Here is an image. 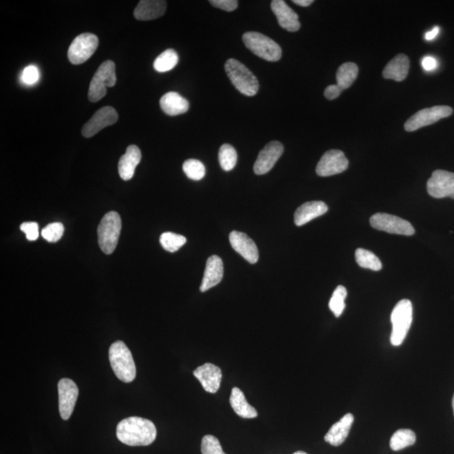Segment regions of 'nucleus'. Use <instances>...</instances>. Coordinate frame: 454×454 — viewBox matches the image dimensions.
<instances>
[{
  "instance_id": "f257e3e1",
  "label": "nucleus",
  "mask_w": 454,
  "mask_h": 454,
  "mask_svg": "<svg viewBox=\"0 0 454 454\" xmlns=\"http://www.w3.org/2000/svg\"><path fill=\"white\" fill-rule=\"evenodd\" d=\"M116 436L125 445L148 446L155 441L157 428L150 420L130 416L117 425Z\"/></svg>"
},
{
  "instance_id": "f03ea898",
  "label": "nucleus",
  "mask_w": 454,
  "mask_h": 454,
  "mask_svg": "<svg viewBox=\"0 0 454 454\" xmlns=\"http://www.w3.org/2000/svg\"><path fill=\"white\" fill-rule=\"evenodd\" d=\"M110 366L120 381L130 383L137 376V368L132 353L123 341H117L109 350Z\"/></svg>"
},
{
  "instance_id": "7ed1b4c3",
  "label": "nucleus",
  "mask_w": 454,
  "mask_h": 454,
  "mask_svg": "<svg viewBox=\"0 0 454 454\" xmlns=\"http://www.w3.org/2000/svg\"><path fill=\"white\" fill-rule=\"evenodd\" d=\"M225 69L233 86L243 95L252 97L259 91V83L255 75L239 61L227 60Z\"/></svg>"
},
{
  "instance_id": "20e7f679",
  "label": "nucleus",
  "mask_w": 454,
  "mask_h": 454,
  "mask_svg": "<svg viewBox=\"0 0 454 454\" xmlns=\"http://www.w3.org/2000/svg\"><path fill=\"white\" fill-rule=\"evenodd\" d=\"M242 40L247 48L260 58L269 62H278L282 57V49L277 42L259 32H246Z\"/></svg>"
},
{
  "instance_id": "39448f33",
  "label": "nucleus",
  "mask_w": 454,
  "mask_h": 454,
  "mask_svg": "<svg viewBox=\"0 0 454 454\" xmlns=\"http://www.w3.org/2000/svg\"><path fill=\"white\" fill-rule=\"evenodd\" d=\"M121 231V219L120 215L115 212H108L102 218L98 227V241L100 249L104 254H113L118 244Z\"/></svg>"
},
{
  "instance_id": "423d86ee",
  "label": "nucleus",
  "mask_w": 454,
  "mask_h": 454,
  "mask_svg": "<svg viewBox=\"0 0 454 454\" xmlns=\"http://www.w3.org/2000/svg\"><path fill=\"white\" fill-rule=\"evenodd\" d=\"M413 304L409 299H401L391 313L393 329L391 341L393 346H400L403 343L413 322Z\"/></svg>"
},
{
  "instance_id": "0eeeda50",
  "label": "nucleus",
  "mask_w": 454,
  "mask_h": 454,
  "mask_svg": "<svg viewBox=\"0 0 454 454\" xmlns=\"http://www.w3.org/2000/svg\"><path fill=\"white\" fill-rule=\"evenodd\" d=\"M115 83V64L113 61H105L93 75L88 90V100L93 103L100 100L106 96V88L114 87Z\"/></svg>"
},
{
  "instance_id": "6e6552de",
  "label": "nucleus",
  "mask_w": 454,
  "mask_h": 454,
  "mask_svg": "<svg viewBox=\"0 0 454 454\" xmlns=\"http://www.w3.org/2000/svg\"><path fill=\"white\" fill-rule=\"evenodd\" d=\"M99 46V38L91 33H83L75 38L68 51L69 62L73 65L86 63Z\"/></svg>"
},
{
  "instance_id": "1a4fd4ad",
  "label": "nucleus",
  "mask_w": 454,
  "mask_h": 454,
  "mask_svg": "<svg viewBox=\"0 0 454 454\" xmlns=\"http://www.w3.org/2000/svg\"><path fill=\"white\" fill-rule=\"evenodd\" d=\"M453 114L451 107L447 105H438L428 109H423L410 117L409 120L405 124V130L406 132H415L416 130L425 128L437 121L446 118Z\"/></svg>"
},
{
  "instance_id": "9d476101",
  "label": "nucleus",
  "mask_w": 454,
  "mask_h": 454,
  "mask_svg": "<svg viewBox=\"0 0 454 454\" xmlns=\"http://www.w3.org/2000/svg\"><path fill=\"white\" fill-rule=\"evenodd\" d=\"M371 226L378 231L397 235L413 236L415 229L409 222L386 213H377L371 218Z\"/></svg>"
},
{
  "instance_id": "9b49d317",
  "label": "nucleus",
  "mask_w": 454,
  "mask_h": 454,
  "mask_svg": "<svg viewBox=\"0 0 454 454\" xmlns=\"http://www.w3.org/2000/svg\"><path fill=\"white\" fill-rule=\"evenodd\" d=\"M349 160L340 150H330L324 153L316 166V174L321 177L339 175L348 170Z\"/></svg>"
},
{
  "instance_id": "f8f14e48",
  "label": "nucleus",
  "mask_w": 454,
  "mask_h": 454,
  "mask_svg": "<svg viewBox=\"0 0 454 454\" xmlns=\"http://www.w3.org/2000/svg\"><path fill=\"white\" fill-rule=\"evenodd\" d=\"M428 194L433 198L454 199V174L445 170H436L428 181Z\"/></svg>"
},
{
  "instance_id": "ddd939ff",
  "label": "nucleus",
  "mask_w": 454,
  "mask_h": 454,
  "mask_svg": "<svg viewBox=\"0 0 454 454\" xmlns=\"http://www.w3.org/2000/svg\"><path fill=\"white\" fill-rule=\"evenodd\" d=\"M117 120H118V114L113 107H103L96 112L86 124H84L82 135L84 138H91L99 133L102 129L113 125Z\"/></svg>"
},
{
  "instance_id": "4468645a",
  "label": "nucleus",
  "mask_w": 454,
  "mask_h": 454,
  "mask_svg": "<svg viewBox=\"0 0 454 454\" xmlns=\"http://www.w3.org/2000/svg\"><path fill=\"white\" fill-rule=\"evenodd\" d=\"M59 413L61 418L68 420L72 416L78 397V388L70 378H62L58 383Z\"/></svg>"
},
{
  "instance_id": "2eb2a0df",
  "label": "nucleus",
  "mask_w": 454,
  "mask_h": 454,
  "mask_svg": "<svg viewBox=\"0 0 454 454\" xmlns=\"http://www.w3.org/2000/svg\"><path fill=\"white\" fill-rule=\"evenodd\" d=\"M284 153L283 144L274 140L267 144L263 150H261L259 156L254 163V170L257 175H264L269 172Z\"/></svg>"
},
{
  "instance_id": "dca6fc26",
  "label": "nucleus",
  "mask_w": 454,
  "mask_h": 454,
  "mask_svg": "<svg viewBox=\"0 0 454 454\" xmlns=\"http://www.w3.org/2000/svg\"><path fill=\"white\" fill-rule=\"evenodd\" d=\"M231 245L237 254H239L243 259L254 264L259 260V254L256 243L252 240L247 234L234 231L229 236Z\"/></svg>"
},
{
  "instance_id": "f3484780",
  "label": "nucleus",
  "mask_w": 454,
  "mask_h": 454,
  "mask_svg": "<svg viewBox=\"0 0 454 454\" xmlns=\"http://www.w3.org/2000/svg\"><path fill=\"white\" fill-rule=\"evenodd\" d=\"M194 376L200 382L204 390L215 394L221 387L222 369L213 363H207L195 369Z\"/></svg>"
},
{
  "instance_id": "a211bd4d",
  "label": "nucleus",
  "mask_w": 454,
  "mask_h": 454,
  "mask_svg": "<svg viewBox=\"0 0 454 454\" xmlns=\"http://www.w3.org/2000/svg\"><path fill=\"white\" fill-rule=\"evenodd\" d=\"M271 9L283 29L289 32H296L299 30L301 22L299 21L297 14L283 0H274L271 2Z\"/></svg>"
},
{
  "instance_id": "6ab92c4d",
  "label": "nucleus",
  "mask_w": 454,
  "mask_h": 454,
  "mask_svg": "<svg viewBox=\"0 0 454 454\" xmlns=\"http://www.w3.org/2000/svg\"><path fill=\"white\" fill-rule=\"evenodd\" d=\"M224 274V265L221 257L214 255L210 257L204 274L200 292H205L222 282Z\"/></svg>"
},
{
  "instance_id": "aec40b11",
  "label": "nucleus",
  "mask_w": 454,
  "mask_h": 454,
  "mask_svg": "<svg viewBox=\"0 0 454 454\" xmlns=\"http://www.w3.org/2000/svg\"><path fill=\"white\" fill-rule=\"evenodd\" d=\"M167 3L162 0H142L134 11L138 21H152L162 16L166 12Z\"/></svg>"
},
{
  "instance_id": "412c9836",
  "label": "nucleus",
  "mask_w": 454,
  "mask_h": 454,
  "mask_svg": "<svg viewBox=\"0 0 454 454\" xmlns=\"http://www.w3.org/2000/svg\"><path fill=\"white\" fill-rule=\"evenodd\" d=\"M354 421L353 414H346L338 423L332 425L329 433L326 434L325 441L332 446H340L347 439Z\"/></svg>"
},
{
  "instance_id": "4be33fe9",
  "label": "nucleus",
  "mask_w": 454,
  "mask_h": 454,
  "mask_svg": "<svg viewBox=\"0 0 454 454\" xmlns=\"http://www.w3.org/2000/svg\"><path fill=\"white\" fill-rule=\"evenodd\" d=\"M140 159H142V153L138 147L130 145L126 149L124 155L120 158L118 170L121 179L125 181L133 179L135 167L139 165Z\"/></svg>"
},
{
  "instance_id": "5701e85b",
  "label": "nucleus",
  "mask_w": 454,
  "mask_h": 454,
  "mask_svg": "<svg viewBox=\"0 0 454 454\" xmlns=\"http://www.w3.org/2000/svg\"><path fill=\"white\" fill-rule=\"evenodd\" d=\"M329 210V207L322 201H311L299 207L294 213V223L297 227L304 226Z\"/></svg>"
},
{
  "instance_id": "b1692460",
  "label": "nucleus",
  "mask_w": 454,
  "mask_h": 454,
  "mask_svg": "<svg viewBox=\"0 0 454 454\" xmlns=\"http://www.w3.org/2000/svg\"><path fill=\"white\" fill-rule=\"evenodd\" d=\"M410 69V60L405 54L396 56L386 65L383 71V76L386 79H393L397 82L405 81Z\"/></svg>"
},
{
  "instance_id": "393cba45",
  "label": "nucleus",
  "mask_w": 454,
  "mask_h": 454,
  "mask_svg": "<svg viewBox=\"0 0 454 454\" xmlns=\"http://www.w3.org/2000/svg\"><path fill=\"white\" fill-rule=\"evenodd\" d=\"M161 109L171 116L186 113L190 108L188 100L176 92L167 93L160 100Z\"/></svg>"
},
{
  "instance_id": "a878e982",
  "label": "nucleus",
  "mask_w": 454,
  "mask_h": 454,
  "mask_svg": "<svg viewBox=\"0 0 454 454\" xmlns=\"http://www.w3.org/2000/svg\"><path fill=\"white\" fill-rule=\"evenodd\" d=\"M230 404L235 413L242 418H256L257 411L248 403L245 395L239 388H233L230 396Z\"/></svg>"
},
{
  "instance_id": "bb28decb",
  "label": "nucleus",
  "mask_w": 454,
  "mask_h": 454,
  "mask_svg": "<svg viewBox=\"0 0 454 454\" xmlns=\"http://www.w3.org/2000/svg\"><path fill=\"white\" fill-rule=\"evenodd\" d=\"M358 74L357 64L354 63H345L341 65L336 72V82L341 90L345 91L352 86Z\"/></svg>"
},
{
  "instance_id": "cd10ccee",
  "label": "nucleus",
  "mask_w": 454,
  "mask_h": 454,
  "mask_svg": "<svg viewBox=\"0 0 454 454\" xmlns=\"http://www.w3.org/2000/svg\"><path fill=\"white\" fill-rule=\"evenodd\" d=\"M416 440V433L410 429H400L393 434L390 445L393 451H399L413 446Z\"/></svg>"
},
{
  "instance_id": "c85d7f7f",
  "label": "nucleus",
  "mask_w": 454,
  "mask_h": 454,
  "mask_svg": "<svg viewBox=\"0 0 454 454\" xmlns=\"http://www.w3.org/2000/svg\"><path fill=\"white\" fill-rule=\"evenodd\" d=\"M179 63V56L172 49H167L154 61L153 67L159 73L170 71Z\"/></svg>"
},
{
  "instance_id": "c756f323",
  "label": "nucleus",
  "mask_w": 454,
  "mask_h": 454,
  "mask_svg": "<svg viewBox=\"0 0 454 454\" xmlns=\"http://www.w3.org/2000/svg\"><path fill=\"white\" fill-rule=\"evenodd\" d=\"M355 257L356 261L361 268L373 271H380L382 269L380 259L371 251L358 248L355 252Z\"/></svg>"
},
{
  "instance_id": "7c9ffc66",
  "label": "nucleus",
  "mask_w": 454,
  "mask_h": 454,
  "mask_svg": "<svg viewBox=\"0 0 454 454\" xmlns=\"http://www.w3.org/2000/svg\"><path fill=\"white\" fill-rule=\"evenodd\" d=\"M237 162L236 149L230 144H224L219 150V162L224 171H231Z\"/></svg>"
},
{
  "instance_id": "2f4dec72",
  "label": "nucleus",
  "mask_w": 454,
  "mask_h": 454,
  "mask_svg": "<svg viewBox=\"0 0 454 454\" xmlns=\"http://www.w3.org/2000/svg\"><path fill=\"white\" fill-rule=\"evenodd\" d=\"M347 289L343 285H339L334 290L329 301L330 310L334 312L336 317H339L345 309V299L347 298Z\"/></svg>"
},
{
  "instance_id": "473e14b6",
  "label": "nucleus",
  "mask_w": 454,
  "mask_h": 454,
  "mask_svg": "<svg viewBox=\"0 0 454 454\" xmlns=\"http://www.w3.org/2000/svg\"><path fill=\"white\" fill-rule=\"evenodd\" d=\"M186 242V237L174 232H165L160 237L162 247L170 252L179 251Z\"/></svg>"
},
{
  "instance_id": "72a5a7b5",
  "label": "nucleus",
  "mask_w": 454,
  "mask_h": 454,
  "mask_svg": "<svg viewBox=\"0 0 454 454\" xmlns=\"http://www.w3.org/2000/svg\"><path fill=\"white\" fill-rule=\"evenodd\" d=\"M182 170L190 180H200L205 175V167L202 162L196 159H189L184 162Z\"/></svg>"
},
{
  "instance_id": "f704fd0d",
  "label": "nucleus",
  "mask_w": 454,
  "mask_h": 454,
  "mask_svg": "<svg viewBox=\"0 0 454 454\" xmlns=\"http://www.w3.org/2000/svg\"><path fill=\"white\" fill-rule=\"evenodd\" d=\"M63 225L60 222H54L48 224L41 231V236L48 242H57L63 237Z\"/></svg>"
},
{
  "instance_id": "c9c22d12",
  "label": "nucleus",
  "mask_w": 454,
  "mask_h": 454,
  "mask_svg": "<svg viewBox=\"0 0 454 454\" xmlns=\"http://www.w3.org/2000/svg\"><path fill=\"white\" fill-rule=\"evenodd\" d=\"M201 453L202 454H226L223 452L219 440L212 435H207L202 438Z\"/></svg>"
},
{
  "instance_id": "e433bc0d",
  "label": "nucleus",
  "mask_w": 454,
  "mask_h": 454,
  "mask_svg": "<svg viewBox=\"0 0 454 454\" xmlns=\"http://www.w3.org/2000/svg\"><path fill=\"white\" fill-rule=\"evenodd\" d=\"M39 70L33 65L26 67L23 70L21 81L27 86H32L39 81Z\"/></svg>"
},
{
  "instance_id": "4c0bfd02",
  "label": "nucleus",
  "mask_w": 454,
  "mask_h": 454,
  "mask_svg": "<svg viewBox=\"0 0 454 454\" xmlns=\"http://www.w3.org/2000/svg\"><path fill=\"white\" fill-rule=\"evenodd\" d=\"M21 230L26 234L28 241H36L39 237V226L36 222H24Z\"/></svg>"
},
{
  "instance_id": "58836bf2",
  "label": "nucleus",
  "mask_w": 454,
  "mask_h": 454,
  "mask_svg": "<svg viewBox=\"0 0 454 454\" xmlns=\"http://www.w3.org/2000/svg\"><path fill=\"white\" fill-rule=\"evenodd\" d=\"M210 3L212 6L228 12L235 11L238 6L237 0H210Z\"/></svg>"
},
{
  "instance_id": "ea45409f",
  "label": "nucleus",
  "mask_w": 454,
  "mask_h": 454,
  "mask_svg": "<svg viewBox=\"0 0 454 454\" xmlns=\"http://www.w3.org/2000/svg\"><path fill=\"white\" fill-rule=\"evenodd\" d=\"M341 91H343V90H341L338 84H332V86H329L326 88L324 95L327 100H334L339 97Z\"/></svg>"
},
{
  "instance_id": "a19ab883",
  "label": "nucleus",
  "mask_w": 454,
  "mask_h": 454,
  "mask_svg": "<svg viewBox=\"0 0 454 454\" xmlns=\"http://www.w3.org/2000/svg\"><path fill=\"white\" fill-rule=\"evenodd\" d=\"M425 71L430 72L438 68V61L433 57H425L421 62Z\"/></svg>"
},
{
  "instance_id": "79ce46f5",
  "label": "nucleus",
  "mask_w": 454,
  "mask_h": 454,
  "mask_svg": "<svg viewBox=\"0 0 454 454\" xmlns=\"http://www.w3.org/2000/svg\"><path fill=\"white\" fill-rule=\"evenodd\" d=\"M439 27H434L432 31H429L427 33L425 34V38L428 41H432L436 37L439 33Z\"/></svg>"
},
{
  "instance_id": "37998d69",
  "label": "nucleus",
  "mask_w": 454,
  "mask_h": 454,
  "mask_svg": "<svg viewBox=\"0 0 454 454\" xmlns=\"http://www.w3.org/2000/svg\"><path fill=\"white\" fill-rule=\"evenodd\" d=\"M313 0H294L293 3L297 4V6L302 7L310 6L313 4Z\"/></svg>"
},
{
  "instance_id": "c03bdc74",
  "label": "nucleus",
  "mask_w": 454,
  "mask_h": 454,
  "mask_svg": "<svg viewBox=\"0 0 454 454\" xmlns=\"http://www.w3.org/2000/svg\"><path fill=\"white\" fill-rule=\"evenodd\" d=\"M294 454H308L306 452H303V451H297L296 453H294Z\"/></svg>"
},
{
  "instance_id": "a18cd8bd",
  "label": "nucleus",
  "mask_w": 454,
  "mask_h": 454,
  "mask_svg": "<svg viewBox=\"0 0 454 454\" xmlns=\"http://www.w3.org/2000/svg\"><path fill=\"white\" fill-rule=\"evenodd\" d=\"M453 413H454V396L453 398Z\"/></svg>"
}]
</instances>
